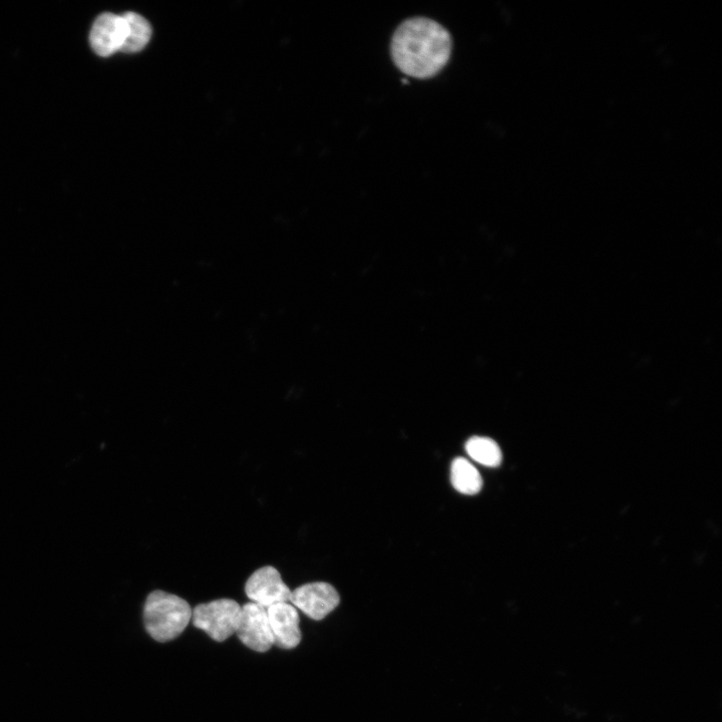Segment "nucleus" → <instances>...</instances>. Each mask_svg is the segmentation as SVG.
<instances>
[{
	"instance_id": "f257e3e1",
	"label": "nucleus",
	"mask_w": 722,
	"mask_h": 722,
	"mask_svg": "<svg viewBox=\"0 0 722 722\" xmlns=\"http://www.w3.org/2000/svg\"><path fill=\"white\" fill-rule=\"evenodd\" d=\"M453 49L450 33L427 18L404 22L394 34L391 54L404 74L416 79H431L449 63Z\"/></svg>"
},
{
	"instance_id": "f03ea898",
	"label": "nucleus",
	"mask_w": 722,
	"mask_h": 722,
	"mask_svg": "<svg viewBox=\"0 0 722 722\" xmlns=\"http://www.w3.org/2000/svg\"><path fill=\"white\" fill-rule=\"evenodd\" d=\"M192 612L183 598L162 590L153 591L144 606L146 630L156 641L169 642L185 631L192 620Z\"/></svg>"
},
{
	"instance_id": "7ed1b4c3",
	"label": "nucleus",
	"mask_w": 722,
	"mask_h": 722,
	"mask_svg": "<svg viewBox=\"0 0 722 722\" xmlns=\"http://www.w3.org/2000/svg\"><path fill=\"white\" fill-rule=\"evenodd\" d=\"M241 606L233 599H218L196 606L192 612L193 625L213 640L223 642L236 633Z\"/></svg>"
},
{
	"instance_id": "20e7f679",
	"label": "nucleus",
	"mask_w": 722,
	"mask_h": 722,
	"mask_svg": "<svg viewBox=\"0 0 722 722\" xmlns=\"http://www.w3.org/2000/svg\"><path fill=\"white\" fill-rule=\"evenodd\" d=\"M240 641L256 652L264 653L274 645L267 609L249 602L241 607L236 633Z\"/></svg>"
},
{
	"instance_id": "39448f33",
	"label": "nucleus",
	"mask_w": 722,
	"mask_h": 722,
	"mask_svg": "<svg viewBox=\"0 0 722 722\" xmlns=\"http://www.w3.org/2000/svg\"><path fill=\"white\" fill-rule=\"evenodd\" d=\"M245 593L253 603L267 609L275 604L290 602L292 591L276 568L264 566L248 578Z\"/></svg>"
},
{
	"instance_id": "423d86ee",
	"label": "nucleus",
	"mask_w": 722,
	"mask_h": 722,
	"mask_svg": "<svg viewBox=\"0 0 722 722\" xmlns=\"http://www.w3.org/2000/svg\"><path fill=\"white\" fill-rule=\"evenodd\" d=\"M290 602L309 618L319 621L339 605L340 597L332 585L325 582H313L292 591Z\"/></svg>"
},
{
	"instance_id": "0eeeda50",
	"label": "nucleus",
	"mask_w": 722,
	"mask_h": 722,
	"mask_svg": "<svg viewBox=\"0 0 722 722\" xmlns=\"http://www.w3.org/2000/svg\"><path fill=\"white\" fill-rule=\"evenodd\" d=\"M127 39V25L124 16L106 13L93 25L90 43L100 57H110L122 52Z\"/></svg>"
},
{
	"instance_id": "6e6552de",
	"label": "nucleus",
	"mask_w": 722,
	"mask_h": 722,
	"mask_svg": "<svg viewBox=\"0 0 722 722\" xmlns=\"http://www.w3.org/2000/svg\"><path fill=\"white\" fill-rule=\"evenodd\" d=\"M268 619L274 637V645L281 649L297 647L302 638L298 610L289 602L267 608Z\"/></svg>"
},
{
	"instance_id": "1a4fd4ad",
	"label": "nucleus",
	"mask_w": 722,
	"mask_h": 722,
	"mask_svg": "<svg viewBox=\"0 0 722 722\" xmlns=\"http://www.w3.org/2000/svg\"><path fill=\"white\" fill-rule=\"evenodd\" d=\"M454 488L461 494L474 496L483 489V479L477 468L467 459L457 458L451 468Z\"/></svg>"
},
{
	"instance_id": "9d476101",
	"label": "nucleus",
	"mask_w": 722,
	"mask_h": 722,
	"mask_svg": "<svg viewBox=\"0 0 722 722\" xmlns=\"http://www.w3.org/2000/svg\"><path fill=\"white\" fill-rule=\"evenodd\" d=\"M127 25V39L123 53L134 54L142 51L152 37V28L147 20L135 13L123 15Z\"/></svg>"
},
{
	"instance_id": "9b49d317",
	"label": "nucleus",
	"mask_w": 722,
	"mask_h": 722,
	"mask_svg": "<svg viewBox=\"0 0 722 722\" xmlns=\"http://www.w3.org/2000/svg\"><path fill=\"white\" fill-rule=\"evenodd\" d=\"M466 451L474 461L485 467H499L503 460L499 445L490 438H471L466 444Z\"/></svg>"
}]
</instances>
